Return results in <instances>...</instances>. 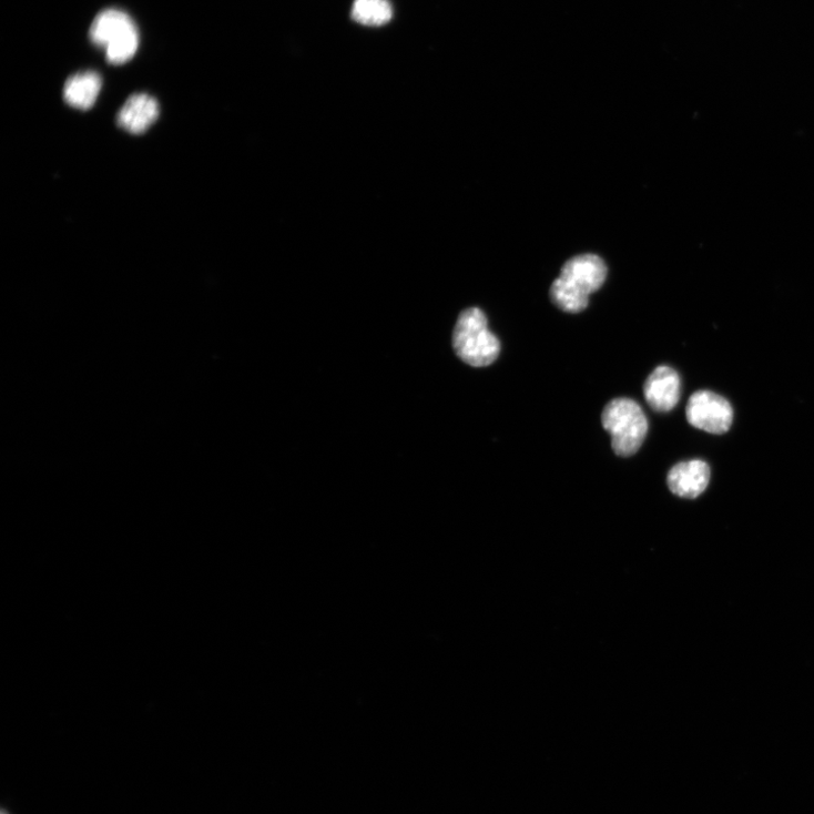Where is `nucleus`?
<instances>
[{
	"instance_id": "obj_1",
	"label": "nucleus",
	"mask_w": 814,
	"mask_h": 814,
	"mask_svg": "<svg viewBox=\"0 0 814 814\" xmlns=\"http://www.w3.org/2000/svg\"><path fill=\"white\" fill-rule=\"evenodd\" d=\"M608 276L604 261L593 254L580 255L568 261L553 282L551 301L560 311L568 314L584 312L590 297L602 287Z\"/></svg>"
},
{
	"instance_id": "obj_2",
	"label": "nucleus",
	"mask_w": 814,
	"mask_h": 814,
	"mask_svg": "<svg viewBox=\"0 0 814 814\" xmlns=\"http://www.w3.org/2000/svg\"><path fill=\"white\" fill-rule=\"evenodd\" d=\"M452 346L457 357L475 368L492 365L501 350L500 340L489 329L487 316L476 307L459 315L452 333Z\"/></svg>"
},
{
	"instance_id": "obj_3",
	"label": "nucleus",
	"mask_w": 814,
	"mask_h": 814,
	"mask_svg": "<svg viewBox=\"0 0 814 814\" xmlns=\"http://www.w3.org/2000/svg\"><path fill=\"white\" fill-rule=\"evenodd\" d=\"M602 425L611 435L613 451L620 457H630L641 449L649 433V421L641 405L624 397L604 407Z\"/></svg>"
},
{
	"instance_id": "obj_4",
	"label": "nucleus",
	"mask_w": 814,
	"mask_h": 814,
	"mask_svg": "<svg viewBox=\"0 0 814 814\" xmlns=\"http://www.w3.org/2000/svg\"><path fill=\"white\" fill-rule=\"evenodd\" d=\"M90 37L93 43L104 49L106 61L113 65L130 62L140 44L134 21L120 10L101 12L91 26Z\"/></svg>"
},
{
	"instance_id": "obj_5",
	"label": "nucleus",
	"mask_w": 814,
	"mask_h": 814,
	"mask_svg": "<svg viewBox=\"0 0 814 814\" xmlns=\"http://www.w3.org/2000/svg\"><path fill=\"white\" fill-rule=\"evenodd\" d=\"M688 423L700 430L723 435L733 424V407L723 396L710 391H695L689 398L685 409Z\"/></svg>"
},
{
	"instance_id": "obj_6",
	"label": "nucleus",
	"mask_w": 814,
	"mask_h": 814,
	"mask_svg": "<svg viewBox=\"0 0 814 814\" xmlns=\"http://www.w3.org/2000/svg\"><path fill=\"white\" fill-rule=\"evenodd\" d=\"M710 481V465L702 459L681 461L674 465L668 475V486L671 492L686 499L702 496Z\"/></svg>"
},
{
	"instance_id": "obj_7",
	"label": "nucleus",
	"mask_w": 814,
	"mask_h": 814,
	"mask_svg": "<svg viewBox=\"0 0 814 814\" xmlns=\"http://www.w3.org/2000/svg\"><path fill=\"white\" fill-rule=\"evenodd\" d=\"M644 395L652 409L667 414L674 409L681 396V379L671 367H658L647 379Z\"/></svg>"
},
{
	"instance_id": "obj_8",
	"label": "nucleus",
	"mask_w": 814,
	"mask_h": 814,
	"mask_svg": "<svg viewBox=\"0 0 814 814\" xmlns=\"http://www.w3.org/2000/svg\"><path fill=\"white\" fill-rule=\"evenodd\" d=\"M157 101L145 93L134 94L122 106L118 123L120 128L133 135L145 133L159 119Z\"/></svg>"
},
{
	"instance_id": "obj_9",
	"label": "nucleus",
	"mask_w": 814,
	"mask_h": 814,
	"mask_svg": "<svg viewBox=\"0 0 814 814\" xmlns=\"http://www.w3.org/2000/svg\"><path fill=\"white\" fill-rule=\"evenodd\" d=\"M102 88L101 77L92 71L71 77L64 87V99L73 108L91 109Z\"/></svg>"
},
{
	"instance_id": "obj_10",
	"label": "nucleus",
	"mask_w": 814,
	"mask_h": 814,
	"mask_svg": "<svg viewBox=\"0 0 814 814\" xmlns=\"http://www.w3.org/2000/svg\"><path fill=\"white\" fill-rule=\"evenodd\" d=\"M393 7L389 0H355L352 19L366 27H383L390 22Z\"/></svg>"
},
{
	"instance_id": "obj_11",
	"label": "nucleus",
	"mask_w": 814,
	"mask_h": 814,
	"mask_svg": "<svg viewBox=\"0 0 814 814\" xmlns=\"http://www.w3.org/2000/svg\"><path fill=\"white\" fill-rule=\"evenodd\" d=\"M2 814H9L7 811H3Z\"/></svg>"
}]
</instances>
